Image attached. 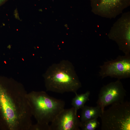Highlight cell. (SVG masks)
I'll return each mask as SVG.
<instances>
[{
	"instance_id": "obj_1",
	"label": "cell",
	"mask_w": 130,
	"mask_h": 130,
	"mask_svg": "<svg viewBox=\"0 0 130 130\" xmlns=\"http://www.w3.org/2000/svg\"><path fill=\"white\" fill-rule=\"evenodd\" d=\"M0 82V117L5 129L30 130L32 124L28 93L23 86L12 79Z\"/></svg>"
},
{
	"instance_id": "obj_2",
	"label": "cell",
	"mask_w": 130,
	"mask_h": 130,
	"mask_svg": "<svg viewBox=\"0 0 130 130\" xmlns=\"http://www.w3.org/2000/svg\"><path fill=\"white\" fill-rule=\"evenodd\" d=\"M47 91L75 93L82 86L73 64L67 60L53 64L43 75Z\"/></svg>"
},
{
	"instance_id": "obj_3",
	"label": "cell",
	"mask_w": 130,
	"mask_h": 130,
	"mask_svg": "<svg viewBox=\"0 0 130 130\" xmlns=\"http://www.w3.org/2000/svg\"><path fill=\"white\" fill-rule=\"evenodd\" d=\"M27 97L32 116L37 123L50 130L52 122L64 109L65 102L48 95L43 91H32L28 93Z\"/></svg>"
},
{
	"instance_id": "obj_4",
	"label": "cell",
	"mask_w": 130,
	"mask_h": 130,
	"mask_svg": "<svg viewBox=\"0 0 130 130\" xmlns=\"http://www.w3.org/2000/svg\"><path fill=\"white\" fill-rule=\"evenodd\" d=\"M102 113V130H130V103L113 104Z\"/></svg>"
},
{
	"instance_id": "obj_5",
	"label": "cell",
	"mask_w": 130,
	"mask_h": 130,
	"mask_svg": "<svg viewBox=\"0 0 130 130\" xmlns=\"http://www.w3.org/2000/svg\"><path fill=\"white\" fill-rule=\"evenodd\" d=\"M99 75L102 78L107 77L119 79L130 77V54L119 56L115 59L104 62L101 65Z\"/></svg>"
},
{
	"instance_id": "obj_6",
	"label": "cell",
	"mask_w": 130,
	"mask_h": 130,
	"mask_svg": "<svg viewBox=\"0 0 130 130\" xmlns=\"http://www.w3.org/2000/svg\"><path fill=\"white\" fill-rule=\"evenodd\" d=\"M126 95V91L120 80L118 79L101 88L97 102V105L100 107L102 113L108 105L124 101Z\"/></svg>"
},
{
	"instance_id": "obj_7",
	"label": "cell",
	"mask_w": 130,
	"mask_h": 130,
	"mask_svg": "<svg viewBox=\"0 0 130 130\" xmlns=\"http://www.w3.org/2000/svg\"><path fill=\"white\" fill-rule=\"evenodd\" d=\"M51 123L50 130H79L81 124L73 107L64 109Z\"/></svg>"
},
{
	"instance_id": "obj_8",
	"label": "cell",
	"mask_w": 130,
	"mask_h": 130,
	"mask_svg": "<svg viewBox=\"0 0 130 130\" xmlns=\"http://www.w3.org/2000/svg\"><path fill=\"white\" fill-rule=\"evenodd\" d=\"M81 109L80 121L81 123L100 117L102 113L100 108L97 105L95 107L84 105Z\"/></svg>"
},
{
	"instance_id": "obj_9",
	"label": "cell",
	"mask_w": 130,
	"mask_h": 130,
	"mask_svg": "<svg viewBox=\"0 0 130 130\" xmlns=\"http://www.w3.org/2000/svg\"><path fill=\"white\" fill-rule=\"evenodd\" d=\"M75 94V95L72 100L71 104L77 112L78 109H82L85 103L89 100L90 92L88 91L84 93L78 94L76 93Z\"/></svg>"
},
{
	"instance_id": "obj_10",
	"label": "cell",
	"mask_w": 130,
	"mask_h": 130,
	"mask_svg": "<svg viewBox=\"0 0 130 130\" xmlns=\"http://www.w3.org/2000/svg\"><path fill=\"white\" fill-rule=\"evenodd\" d=\"M100 123L97 118L89 120L83 122H81L80 128L83 130H95L99 126Z\"/></svg>"
},
{
	"instance_id": "obj_11",
	"label": "cell",
	"mask_w": 130,
	"mask_h": 130,
	"mask_svg": "<svg viewBox=\"0 0 130 130\" xmlns=\"http://www.w3.org/2000/svg\"><path fill=\"white\" fill-rule=\"evenodd\" d=\"M121 0H99L98 6L107 9L113 7L120 3Z\"/></svg>"
},
{
	"instance_id": "obj_12",
	"label": "cell",
	"mask_w": 130,
	"mask_h": 130,
	"mask_svg": "<svg viewBox=\"0 0 130 130\" xmlns=\"http://www.w3.org/2000/svg\"><path fill=\"white\" fill-rule=\"evenodd\" d=\"M9 0H0V6L5 4Z\"/></svg>"
}]
</instances>
